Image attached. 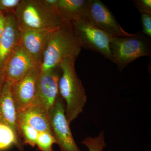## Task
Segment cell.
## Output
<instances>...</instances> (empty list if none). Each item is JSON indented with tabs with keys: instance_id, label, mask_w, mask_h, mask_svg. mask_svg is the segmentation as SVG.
I'll return each instance as SVG.
<instances>
[{
	"instance_id": "cell-1",
	"label": "cell",
	"mask_w": 151,
	"mask_h": 151,
	"mask_svg": "<svg viewBox=\"0 0 151 151\" xmlns=\"http://www.w3.org/2000/svg\"><path fill=\"white\" fill-rule=\"evenodd\" d=\"M14 14L19 29H57L71 24L43 0H21Z\"/></svg>"
},
{
	"instance_id": "cell-2",
	"label": "cell",
	"mask_w": 151,
	"mask_h": 151,
	"mask_svg": "<svg viewBox=\"0 0 151 151\" xmlns=\"http://www.w3.org/2000/svg\"><path fill=\"white\" fill-rule=\"evenodd\" d=\"M75 62L66 58L59 64V94L65 102V116L69 124L83 112L87 101L85 89L76 71Z\"/></svg>"
},
{
	"instance_id": "cell-3",
	"label": "cell",
	"mask_w": 151,
	"mask_h": 151,
	"mask_svg": "<svg viewBox=\"0 0 151 151\" xmlns=\"http://www.w3.org/2000/svg\"><path fill=\"white\" fill-rule=\"evenodd\" d=\"M81 49L72 24L60 28L55 31L49 42L41 70L45 71L56 67L65 58L76 60Z\"/></svg>"
},
{
	"instance_id": "cell-4",
	"label": "cell",
	"mask_w": 151,
	"mask_h": 151,
	"mask_svg": "<svg viewBox=\"0 0 151 151\" xmlns=\"http://www.w3.org/2000/svg\"><path fill=\"white\" fill-rule=\"evenodd\" d=\"M112 62L122 70L129 63L139 58L151 56V41L150 38L138 32L131 36H112L110 42Z\"/></svg>"
},
{
	"instance_id": "cell-5",
	"label": "cell",
	"mask_w": 151,
	"mask_h": 151,
	"mask_svg": "<svg viewBox=\"0 0 151 151\" xmlns=\"http://www.w3.org/2000/svg\"><path fill=\"white\" fill-rule=\"evenodd\" d=\"M81 48L101 53L113 61L111 49L112 36L91 24L88 19L71 23Z\"/></svg>"
},
{
	"instance_id": "cell-6",
	"label": "cell",
	"mask_w": 151,
	"mask_h": 151,
	"mask_svg": "<svg viewBox=\"0 0 151 151\" xmlns=\"http://www.w3.org/2000/svg\"><path fill=\"white\" fill-rule=\"evenodd\" d=\"M49 121L60 151H81L74 140L65 114V104L60 94L47 112Z\"/></svg>"
},
{
	"instance_id": "cell-7",
	"label": "cell",
	"mask_w": 151,
	"mask_h": 151,
	"mask_svg": "<svg viewBox=\"0 0 151 151\" xmlns=\"http://www.w3.org/2000/svg\"><path fill=\"white\" fill-rule=\"evenodd\" d=\"M60 65L45 71H41L36 85L35 98L33 105H39L48 112L59 95Z\"/></svg>"
},
{
	"instance_id": "cell-8",
	"label": "cell",
	"mask_w": 151,
	"mask_h": 151,
	"mask_svg": "<svg viewBox=\"0 0 151 151\" xmlns=\"http://www.w3.org/2000/svg\"><path fill=\"white\" fill-rule=\"evenodd\" d=\"M87 19L91 24L112 36L125 37L133 35L123 29L111 10L100 0H89Z\"/></svg>"
},
{
	"instance_id": "cell-9",
	"label": "cell",
	"mask_w": 151,
	"mask_h": 151,
	"mask_svg": "<svg viewBox=\"0 0 151 151\" xmlns=\"http://www.w3.org/2000/svg\"><path fill=\"white\" fill-rule=\"evenodd\" d=\"M19 29L20 44L36 64L40 68L49 42L56 29Z\"/></svg>"
},
{
	"instance_id": "cell-10",
	"label": "cell",
	"mask_w": 151,
	"mask_h": 151,
	"mask_svg": "<svg viewBox=\"0 0 151 151\" xmlns=\"http://www.w3.org/2000/svg\"><path fill=\"white\" fill-rule=\"evenodd\" d=\"M40 71V68H33L24 77L11 85V93L17 113L24 111L33 105L37 80Z\"/></svg>"
},
{
	"instance_id": "cell-11",
	"label": "cell",
	"mask_w": 151,
	"mask_h": 151,
	"mask_svg": "<svg viewBox=\"0 0 151 151\" xmlns=\"http://www.w3.org/2000/svg\"><path fill=\"white\" fill-rule=\"evenodd\" d=\"M35 67L38 66L19 43L9 57L2 72L6 81L13 84L22 79Z\"/></svg>"
},
{
	"instance_id": "cell-12",
	"label": "cell",
	"mask_w": 151,
	"mask_h": 151,
	"mask_svg": "<svg viewBox=\"0 0 151 151\" xmlns=\"http://www.w3.org/2000/svg\"><path fill=\"white\" fill-rule=\"evenodd\" d=\"M5 24L0 38V71L14 49L20 43V31L14 13L7 14Z\"/></svg>"
},
{
	"instance_id": "cell-13",
	"label": "cell",
	"mask_w": 151,
	"mask_h": 151,
	"mask_svg": "<svg viewBox=\"0 0 151 151\" xmlns=\"http://www.w3.org/2000/svg\"><path fill=\"white\" fill-rule=\"evenodd\" d=\"M11 85L12 84L6 81L0 96V124L10 127L14 132L19 140L23 143L19 133L17 113L12 97Z\"/></svg>"
},
{
	"instance_id": "cell-14",
	"label": "cell",
	"mask_w": 151,
	"mask_h": 151,
	"mask_svg": "<svg viewBox=\"0 0 151 151\" xmlns=\"http://www.w3.org/2000/svg\"><path fill=\"white\" fill-rule=\"evenodd\" d=\"M17 117V123H25L34 128L39 133L47 132L53 135L47 112L39 105H32L24 111L18 113Z\"/></svg>"
},
{
	"instance_id": "cell-15",
	"label": "cell",
	"mask_w": 151,
	"mask_h": 151,
	"mask_svg": "<svg viewBox=\"0 0 151 151\" xmlns=\"http://www.w3.org/2000/svg\"><path fill=\"white\" fill-rule=\"evenodd\" d=\"M89 0H58L57 10L68 21L87 19Z\"/></svg>"
},
{
	"instance_id": "cell-16",
	"label": "cell",
	"mask_w": 151,
	"mask_h": 151,
	"mask_svg": "<svg viewBox=\"0 0 151 151\" xmlns=\"http://www.w3.org/2000/svg\"><path fill=\"white\" fill-rule=\"evenodd\" d=\"M14 145L19 150L23 151L24 144L19 140L14 132L10 127L0 124V151Z\"/></svg>"
},
{
	"instance_id": "cell-17",
	"label": "cell",
	"mask_w": 151,
	"mask_h": 151,
	"mask_svg": "<svg viewBox=\"0 0 151 151\" xmlns=\"http://www.w3.org/2000/svg\"><path fill=\"white\" fill-rule=\"evenodd\" d=\"M20 136L24 145L27 144L32 147L36 145L37 141L39 132L29 125L23 123H18Z\"/></svg>"
},
{
	"instance_id": "cell-18",
	"label": "cell",
	"mask_w": 151,
	"mask_h": 151,
	"mask_svg": "<svg viewBox=\"0 0 151 151\" xmlns=\"http://www.w3.org/2000/svg\"><path fill=\"white\" fill-rule=\"evenodd\" d=\"M81 143L87 147L89 151H103L106 147L104 132L102 131L94 137H86Z\"/></svg>"
},
{
	"instance_id": "cell-19",
	"label": "cell",
	"mask_w": 151,
	"mask_h": 151,
	"mask_svg": "<svg viewBox=\"0 0 151 151\" xmlns=\"http://www.w3.org/2000/svg\"><path fill=\"white\" fill-rule=\"evenodd\" d=\"M56 144L54 136L47 132L39 133L36 145L40 151H53L52 145Z\"/></svg>"
},
{
	"instance_id": "cell-20",
	"label": "cell",
	"mask_w": 151,
	"mask_h": 151,
	"mask_svg": "<svg viewBox=\"0 0 151 151\" xmlns=\"http://www.w3.org/2000/svg\"><path fill=\"white\" fill-rule=\"evenodd\" d=\"M21 0H0V11L4 13L14 12Z\"/></svg>"
},
{
	"instance_id": "cell-21",
	"label": "cell",
	"mask_w": 151,
	"mask_h": 151,
	"mask_svg": "<svg viewBox=\"0 0 151 151\" xmlns=\"http://www.w3.org/2000/svg\"><path fill=\"white\" fill-rule=\"evenodd\" d=\"M133 2L141 14L151 15V0H135Z\"/></svg>"
},
{
	"instance_id": "cell-22",
	"label": "cell",
	"mask_w": 151,
	"mask_h": 151,
	"mask_svg": "<svg viewBox=\"0 0 151 151\" xmlns=\"http://www.w3.org/2000/svg\"><path fill=\"white\" fill-rule=\"evenodd\" d=\"M142 33L149 38L151 37V15L141 14Z\"/></svg>"
},
{
	"instance_id": "cell-23",
	"label": "cell",
	"mask_w": 151,
	"mask_h": 151,
	"mask_svg": "<svg viewBox=\"0 0 151 151\" xmlns=\"http://www.w3.org/2000/svg\"><path fill=\"white\" fill-rule=\"evenodd\" d=\"M6 15L4 13L0 11V38L2 35L5 24Z\"/></svg>"
},
{
	"instance_id": "cell-24",
	"label": "cell",
	"mask_w": 151,
	"mask_h": 151,
	"mask_svg": "<svg viewBox=\"0 0 151 151\" xmlns=\"http://www.w3.org/2000/svg\"><path fill=\"white\" fill-rule=\"evenodd\" d=\"M58 1V0H43V1L49 7L57 10Z\"/></svg>"
},
{
	"instance_id": "cell-25",
	"label": "cell",
	"mask_w": 151,
	"mask_h": 151,
	"mask_svg": "<svg viewBox=\"0 0 151 151\" xmlns=\"http://www.w3.org/2000/svg\"><path fill=\"white\" fill-rule=\"evenodd\" d=\"M6 83V79L2 71H0V96L1 94L4 84Z\"/></svg>"
}]
</instances>
